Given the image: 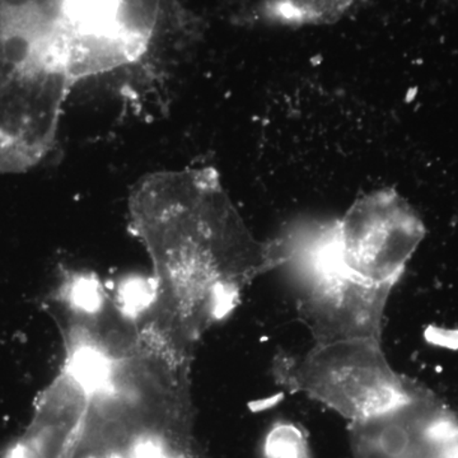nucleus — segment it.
<instances>
[{
  "label": "nucleus",
  "mask_w": 458,
  "mask_h": 458,
  "mask_svg": "<svg viewBox=\"0 0 458 458\" xmlns=\"http://www.w3.org/2000/svg\"><path fill=\"white\" fill-rule=\"evenodd\" d=\"M360 0H262L265 16L283 25L335 22Z\"/></svg>",
  "instance_id": "nucleus-6"
},
{
  "label": "nucleus",
  "mask_w": 458,
  "mask_h": 458,
  "mask_svg": "<svg viewBox=\"0 0 458 458\" xmlns=\"http://www.w3.org/2000/svg\"><path fill=\"white\" fill-rule=\"evenodd\" d=\"M131 219L155 274L141 334L180 360L190 361L247 284L283 265L278 241L256 240L214 168L144 177L132 190Z\"/></svg>",
  "instance_id": "nucleus-1"
},
{
  "label": "nucleus",
  "mask_w": 458,
  "mask_h": 458,
  "mask_svg": "<svg viewBox=\"0 0 458 458\" xmlns=\"http://www.w3.org/2000/svg\"><path fill=\"white\" fill-rule=\"evenodd\" d=\"M300 276L298 315L316 344L378 340L393 285L372 284L304 259H291Z\"/></svg>",
  "instance_id": "nucleus-4"
},
{
  "label": "nucleus",
  "mask_w": 458,
  "mask_h": 458,
  "mask_svg": "<svg viewBox=\"0 0 458 458\" xmlns=\"http://www.w3.org/2000/svg\"><path fill=\"white\" fill-rule=\"evenodd\" d=\"M411 205L393 189L360 198L330 225L279 238L285 261L304 259L372 284L394 285L426 237Z\"/></svg>",
  "instance_id": "nucleus-2"
},
{
  "label": "nucleus",
  "mask_w": 458,
  "mask_h": 458,
  "mask_svg": "<svg viewBox=\"0 0 458 458\" xmlns=\"http://www.w3.org/2000/svg\"><path fill=\"white\" fill-rule=\"evenodd\" d=\"M267 458H309L306 439L294 426L276 427L267 441Z\"/></svg>",
  "instance_id": "nucleus-7"
},
{
  "label": "nucleus",
  "mask_w": 458,
  "mask_h": 458,
  "mask_svg": "<svg viewBox=\"0 0 458 458\" xmlns=\"http://www.w3.org/2000/svg\"><path fill=\"white\" fill-rule=\"evenodd\" d=\"M278 369L283 384L352 421L388 408L412 386L388 364L378 340L316 344L303 357L285 358Z\"/></svg>",
  "instance_id": "nucleus-3"
},
{
  "label": "nucleus",
  "mask_w": 458,
  "mask_h": 458,
  "mask_svg": "<svg viewBox=\"0 0 458 458\" xmlns=\"http://www.w3.org/2000/svg\"><path fill=\"white\" fill-rule=\"evenodd\" d=\"M354 458H458V417L412 384L403 399L352 421Z\"/></svg>",
  "instance_id": "nucleus-5"
}]
</instances>
